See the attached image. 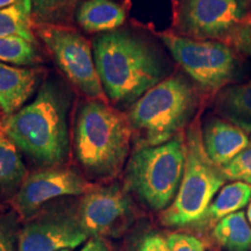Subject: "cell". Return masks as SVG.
I'll list each match as a JSON object with an SVG mask.
<instances>
[{"instance_id":"obj_1","label":"cell","mask_w":251,"mask_h":251,"mask_svg":"<svg viewBox=\"0 0 251 251\" xmlns=\"http://www.w3.org/2000/svg\"><path fill=\"white\" fill-rule=\"evenodd\" d=\"M92 50L106 98L119 111H127L169 76L161 50L133 28L96 35Z\"/></svg>"},{"instance_id":"obj_2","label":"cell","mask_w":251,"mask_h":251,"mask_svg":"<svg viewBox=\"0 0 251 251\" xmlns=\"http://www.w3.org/2000/svg\"><path fill=\"white\" fill-rule=\"evenodd\" d=\"M72 102L70 84L51 75L42 81L33 101L4 119L2 133L41 169L64 165L70 153Z\"/></svg>"},{"instance_id":"obj_3","label":"cell","mask_w":251,"mask_h":251,"mask_svg":"<svg viewBox=\"0 0 251 251\" xmlns=\"http://www.w3.org/2000/svg\"><path fill=\"white\" fill-rule=\"evenodd\" d=\"M74 151L92 179H111L120 174L129 156L133 129L125 112L107 100H83L77 107Z\"/></svg>"},{"instance_id":"obj_4","label":"cell","mask_w":251,"mask_h":251,"mask_svg":"<svg viewBox=\"0 0 251 251\" xmlns=\"http://www.w3.org/2000/svg\"><path fill=\"white\" fill-rule=\"evenodd\" d=\"M201 100L186 75H169L125 112L135 147L159 146L185 133L200 113Z\"/></svg>"},{"instance_id":"obj_5","label":"cell","mask_w":251,"mask_h":251,"mask_svg":"<svg viewBox=\"0 0 251 251\" xmlns=\"http://www.w3.org/2000/svg\"><path fill=\"white\" fill-rule=\"evenodd\" d=\"M185 161V133L159 146L135 147L125 168L124 186L148 208L163 212L177 196Z\"/></svg>"},{"instance_id":"obj_6","label":"cell","mask_w":251,"mask_h":251,"mask_svg":"<svg viewBox=\"0 0 251 251\" xmlns=\"http://www.w3.org/2000/svg\"><path fill=\"white\" fill-rule=\"evenodd\" d=\"M200 113L185 131L186 161L183 179L175 200L159 218L166 227H194L227 181L222 169L205 150Z\"/></svg>"},{"instance_id":"obj_7","label":"cell","mask_w":251,"mask_h":251,"mask_svg":"<svg viewBox=\"0 0 251 251\" xmlns=\"http://www.w3.org/2000/svg\"><path fill=\"white\" fill-rule=\"evenodd\" d=\"M156 36L202 97L214 99L240 76V54L224 42L194 40L174 31H162Z\"/></svg>"},{"instance_id":"obj_8","label":"cell","mask_w":251,"mask_h":251,"mask_svg":"<svg viewBox=\"0 0 251 251\" xmlns=\"http://www.w3.org/2000/svg\"><path fill=\"white\" fill-rule=\"evenodd\" d=\"M35 34L70 85L87 99L107 100L92 45L71 26L35 25ZM108 101V100H107Z\"/></svg>"},{"instance_id":"obj_9","label":"cell","mask_w":251,"mask_h":251,"mask_svg":"<svg viewBox=\"0 0 251 251\" xmlns=\"http://www.w3.org/2000/svg\"><path fill=\"white\" fill-rule=\"evenodd\" d=\"M172 31L194 40L227 42L250 15V0H171Z\"/></svg>"},{"instance_id":"obj_10","label":"cell","mask_w":251,"mask_h":251,"mask_svg":"<svg viewBox=\"0 0 251 251\" xmlns=\"http://www.w3.org/2000/svg\"><path fill=\"white\" fill-rule=\"evenodd\" d=\"M76 212L90 237H119L136 220L133 198L119 183L91 186L80 197Z\"/></svg>"},{"instance_id":"obj_11","label":"cell","mask_w":251,"mask_h":251,"mask_svg":"<svg viewBox=\"0 0 251 251\" xmlns=\"http://www.w3.org/2000/svg\"><path fill=\"white\" fill-rule=\"evenodd\" d=\"M91 186L89 180L72 168L63 165L42 168L27 176L12 202L21 219L30 220L52 200L81 197Z\"/></svg>"},{"instance_id":"obj_12","label":"cell","mask_w":251,"mask_h":251,"mask_svg":"<svg viewBox=\"0 0 251 251\" xmlns=\"http://www.w3.org/2000/svg\"><path fill=\"white\" fill-rule=\"evenodd\" d=\"M89 237L76 209L49 211L31 218L19 230L18 251L72 250Z\"/></svg>"},{"instance_id":"obj_13","label":"cell","mask_w":251,"mask_h":251,"mask_svg":"<svg viewBox=\"0 0 251 251\" xmlns=\"http://www.w3.org/2000/svg\"><path fill=\"white\" fill-rule=\"evenodd\" d=\"M202 141L209 158L220 168L229 164L249 144L247 131L218 117H208L201 124Z\"/></svg>"},{"instance_id":"obj_14","label":"cell","mask_w":251,"mask_h":251,"mask_svg":"<svg viewBox=\"0 0 251 251\" xmlns=\"http://www.w3.org/2000/svg\"><path fill=\"white\" fill-rule=\"evenodd\" d=\"M42 70L0 62V111L6 117L21 109L42 84Z\"/></svg>"},{"instance_id":"obj_15","label":"cell","mask_w":251,"mask_h":251,"mask_svg":"<svg viewBox=\"0 0 251 251\" xmlns=\"http://www.w3.org/2000/svg\"><path fill=\"white\" fill-rule=\"evenodd\" d=\"M127 11L115 0H83L75 13V21L89 34H103L124 27Z\"/></svg>"},{"instance_id":"obj_16","label":"cell","mask_w":251,"mask_h":251,"mask_svg":"<svg viewBox=\"0 0 251 251\" xmlns=\"http://www.w3.org/2000/svg\"><path fill=\"white\" fill-rule=\"evenodd\" d=\"M214 111L220 118L251 133V79L220 91L214 98Z\"/></svg>"},{"instance_id":"obj_17","label":"cell","mask_w":251,"mask_h":251,"mask_svg":"<svg viewBox=\"0 0 251 251\" xmlns=\"http://www.w3.org/2000/svg\"><path fill=\"white\" fill-rule=\"evenodd\" d=\"M251 200V186L243 181H233L225 185L205 214L194 226L198 229H213L220 220L233 213L242 211Z\"/></svg>"},{"instance_id":"obj_18","label":"cell","mask_w":251,"mask_h":251,"mask_svg":"<svg viewBox=\"0 0 251 251\" xmlns=\"http://www.w3.org/2000/svg\"><path fill=\"white\" fill-rule=\"evenodd\" d=\"M27 176L21 152L4 133H0V199L13 200Z\"/></svg>"},{"instance_id":"obj_19","label":"cell","mask_w":251,"mask_h":251,"mask_svg":"<svg viewBox=\"0 0 251 251\" xmlns=\"http://www.w3.org/2000/svg\"><path fill=\"white\" fill-rule=\"evenodd\" d=\"M214 241L227 251H249L251 249V227L246 213L240 211L226 216L212 229Z\"/></svg>"},{"instance_id":"obj_20","label":"cell","mask_w":251,"mask_h":251,"mask_svg":"<svg viewBox=\"0 0 251 251\" xmlns=\"http://www.w3.org/2000/svg\"><path fill=\"white\" fill-rule=\"evenodd\" d=\"M34 26L27 0H18L15 4L0 9V37L20 36L39 43Z\"/></svg>"},{"instance_id":"obj_21","label":"cell","mask_w":251,"mask_h":251,"mask_svg":"<svg viewBox=\"0 0 251 251\" xmlns=\"http://www.w3.org/2000/svg\"><path fill=\"white\" fill-rule=\"evenodd\" d=\"M0 62L21 68H36L45 63L39 43L20 36L0 37Z\"/></svg>"},{"instance_id":"obj_22","label":"cell","mask_w":251,"mask_h":251,"mask_svg":"<svg viewBox=\"0 0 251 251\" xmlns=\"http://www.w3.org/2000/svg\"><path fill=\"white\" fill-rule=\"evenodd\" d=\"M35 25L71 26L79 0H27Z\"/></svg>"},{"instance_id":"obj_23","label":"cell","mask_w":251,"mask_h":251,"mask_svg":"<svg viewBox=\"0 0 251 251\" xmlns=\"http://www.w3.org/2000/svg\"><path fill=\"white\" fill-rule=\"evenodd\" d=\"M221 169L227 180L243 181L251 186V137L247 148Z\"/></svg>"},{"instance_id":"obj_24","label":"cell","mask_w":251,"mask_h":251,"mask_svg":"<svg viewBox=\"0 0 251 251\" xmlns=\"http://www.w3.org/2000/svg\"><path fill=\"white\" fill-rule=\"evenodd\" d=\"M17 213L0 214V251H18Z\"/></svg>"},{"instance_id":"obj_25","label":"cell","mask_w":251,"mask_h":251,"mask_svg":"<svg viewBox=\"0 0 251 251\" xmlns=\"http://www.w3.org/2000/svg\"><path fill=\"white\" fill-rule=\"evenodd\" d=\"M226 45L236 50L238 54L251 58V20L249 18L234 30Z\"/></svg>"},{"instance_id":"obj_26","label":"cell","mask_w":251,"mask_h":251,"mask_svg":"<svg viewBox=\"0 0 251 251\" xmlns=\"http://www.w3.org/2000/svg\"><path fill=\"white\" fill-rule=\"evenodd\" d=\"M165 238L169 251H205L202 241L191 234L171 233Z\"/></svg>"},{"instance_id":"obj_27","label":"cell","mask_w":251,"mask_h":251,"mask_svg":"<svg viewBox=\"0 0 251 251\" xmlns=\"http://www.w3.org/2000/svg\"><path fill=\"white\" fill-rule=\"evenodd\" d=\"M128 251H169L166 238L158 233H148L137 240Z\"/></svg>"},{"instance_id":"obj_28","label":"cell","mask_w":251,"mask_h":251,"mask_svg":"<svg viewBox=\"0 0 251 251\" xmlns=\"http://www.w3.org/2000/svg\"><path fill=\"white\" fill-rule=\"evenodd\" d=\"M80 251H111V248L106 238L90 237V241H87Z\"/></svg>"},{"instance_id":"obj_29","label":"cell","mask_w":251,"mask_h":251,"mask_svg":"<svg viewBox=\"0 0 251 251\" xmlns=\"http://www.w3.org/2000/svg\"><path fill=\"white\" fill-rule=\"evenodd\" d=\"M17 1L18 0H0V9L8 7V6L15 4Z\"/></svg>"},{"instance_id":"obj_30","label":"cell","mask_w":251,"mask_h":251,"mask_svg":"<svg viewBox=\"0 0 251 251\" xmlns=\"http://www.w3.org/2000/svg\"><path fill=\"white\" fill-rule=\"evenodd\" d=\"M247 216H248V220H249L250 225H251V202L249 207H248V211H247Z\"/></svg>"},{"instance_id":"obj_31","label":"cell","mask_w":251,"mask_h":251,"mask_svg":"<svg viewBox=\"0 0 251 251\" xmlns=\"http://www.w3.org/2000/svg\"><path fill=\"white\" fill-rule=\"evenodd\" d=\"M2 130H4V124L2 121H0V133H2Z\"/></svg>"},{"instance_id":"obj_32","label":"cell","mask_w":251,"mask_h":251,"mask_svg":"<svg viewBox=\"0 0 251 251\" xmlns=\"http://www.w3.org/2000/svg\"><path fill=\"white\" fill-rule=\"evenodd\" d=\"M249 19L251 20V0H250V15H249Z\"/></svg>"},{"instance_id":"obj_33","label":"cell","mask_w":251,"mask_h":251,"mask_svg":"<svg viewBox=\"0 0 251 251\" xmlns=\"http://www.w3.org/2000/svg\"><path fill=\"white\" fill-rule=\"evenodd\" d=\"M61 251H72V250H70V249H65V250H61Z\"/></svg>"}]
</instances>
